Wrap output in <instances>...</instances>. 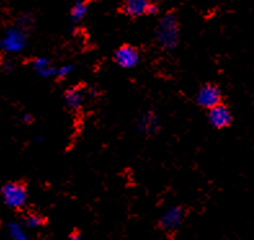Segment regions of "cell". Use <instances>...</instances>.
Segmentation results:
<instances>
[{
    "mask_svg": "<svg viewBox=\"0 0 254 240\" xmlns=\"http://www.w3.org/2000/svg\"><path fill=\"white\" fill-rule=\"evenodd\" d=\"M26 47V35L21 29H8L0 40V48L6 53H19Z\"/></svg>",
    "mask_w": 254,
    "mask_h": 240,
    "instance_id": "277c9868",
    "label": "cell"
},
{
    "mask_svg": "<svg viewBox=\"0 0 254 240\" xmlns=\"http://www.w3.org/2000/svg\"><path fill=\"white\" fill-rule=\"evenodd\" d=\"M160 128V120L156 112L146 111L137 123V129L143 135H154Z\"/></svg>",
    "mask_w": 254,
    "mask_h": 240,
    "instance_id": "ba28073f",
    "label": "cell"
},
{
    "mask_svg": "<svg viewBox=\"0 0 254 240\" xmlns=\"http://www.w3.org/2000/svg\"><path fill=\"white\" fill-rule=\"evenodd\" d=\"M185 218V211L182 207H172L168 211H165V213L160 217V221L159 225L163 230L167 231H173L176 229L180 228V225L182 224Z\"/></svg>",
    "mask_w": 254,
    "mask_h": 240,
    "instance_id": "52a82bcc",
    "label": "cell"
},
{
    "mask_svg": "<svg viewBox=\"0 0 254 240\" xmlns=\"http://www.w3.org/2000/svg\"><path fill=\"white\" fill-rule=\"evenodd\" d=\"M159 13V6L158 4L155 3H150L147 8V14H151V16H155V14H158Z\"/></svg>",
    "mask_w": 254,
    "mask_h": 240,
    "instance_id": "2e32d148",
    "label": "cell"
},
{
    "mask_svg": "<svg viewBox=\"0 0 254 240\" xmlns=\"http://www.w3.org/2000/svg\"><path fill=\"white\" fill-rule=\"evenodd\" d=\"M1 196L8 207L13 209H19L27 202V190L22 183L9 182L3 186Z\"/></svg>",
    "mask_w": 254,
    "mask_h": 240,
    "instance_id": "7a4b0ae2",
    "label": "cell"
},
{
    "mask_svg": "<svg viewBox=\"0 0 254 240\" xmlns=\"http://www.w3.org/2000/svg\"><path fill=\"white\" fill-rule=\"evenodd\" d=\"M150 3V0H126L123 4V13L132 18L145 16Z\"/></svg>",
    "mask_w": 254,
    "mask_h": 240,
    "instance_id": "9c48e42d",
    "label": "cell"
},
{
    "mask_svg": "<svg viewBox=\"0 0 254 240\" xmlns=\"http://www.w3.org/2000/svg\"><path fill=\"white\" fill-rule=\"evenodd\" d=\"M88 12V4L85 1H76L74 4V6L71 8V19L74 21V22H80L81 19L84 17L87 16Z\"/></svg>",
    "mask_w": 254,
    "mask_h": 240,
    "instance_id": "4fadbf2b",
    "label": "cell"
},
{
    "mask_svg": "<svg viewBox=\"0 0 254 240\" xmlns=\"http://www.w3.org/2000/svg\"><path fill=\"white\" fill-rule=\"evenodd\" d=\"M114 61L123 69H133L139 62V52L133 45H122L114 53Z\"/></svg>",
    "mask_w": 254,
    "mask_h": 240,
    "instance_id": "5b68a950",
    "label": "cell"
},
{
    "mask_svg": "<svg viewBox=\"0 0 254 240\" xmlns=\"http://www.w3.org/2000/svg\"><path fill=\"white\" fill-rule=\"evenodd\" d=\"M64 102L72 110H80L84 103V94L80 88H70L64 93Z\"/></svg>",
    "mask_w": 254,
    "mask_h": 240,
    "instance_id": "8fae6325",
    "label": "cell"
},
{
    "mask_svg": "<svg viewBox=\"0 0 254 240\" xmlns=\"http://www.w3.org/2000/svg\"><path fill=\"white\" fill-rule=\"evenodd\" d=\"M32 68H34V70H35L42 78H56L57 68H55L47 57L35 58V60L32 61Z\"/></svg>",
    "mask_w": 254,
    "mask_h": 240,
    "instance_id": "30bf717a",
    "label": "cell"
},
{
    "mask_svg": "<svg viewBox=\"0 0 254 240\" xmlns=\"http://www.w3.org/2000/svg\"><path fill=\"white\" fill-rule=\"evenodd\" d=\"M32 120V118L30 115H27V114H26V115H23V122H26V123H30Z\"/></svg>",
    "mask_w": 254,
    "mask_h": 240,
    "instance_id": "ac0fdd59",
    "label": "cell"
},
{
    "mask_svg": "<svg viewBox=\"0 0 254 240\" xmlns=\"http://www.w3.org/2000/svg\"><path fill=\"white\" fill-rule=\"evenodd\" d=\"M155 42L163 51H172L180 42V23L174 13H167L159 19L155 29Z\"/></svg>",
    "mask_w": 254,
    "mask_h": 240,
    "instance_id": "6da1fadb",
    "label": "cell"
},
{
    "mask_svg": "<svg viewBox=\"0 0 254 240\" xmlns=\"http://www.w3.org/2000/svg\"><path fill=\"white\" fill-rule=\"evenodd\" d=\"M208 120L214 128L223 129L232 124L234 118L229 107L223 103H219L208 110Z\"/></svg>",
    "mask_w": 254,
    "mask_h": 240,
    "instance_id": "8992f818",
    "label": "cell"
},
{
    "mask_svg": "<svg viewBox=\"0 0 254 240\" xmlns=\"http://www.w3.org/2000/svg\"><path fill=\"white\" fill-rule=\"evenodd\" d=\"M68 240H83V239H81V237L79 234H74V235H71Z\"/></svg>",
    "mask_w": 254,
    "mask_h": 240,
    "instance_id": "e0dca14e",
    "label": "cell"
},
{
    "mask_svg": "<svg viewBox=\"0 0 254 240\" xmlns=\"http://www.w3.org/2000/svg\"><path fill=\"white\" fill-rule=\"evenodd\" d=\"M25 224H26V226L30 229L40 228V226L44 224V220H43L42 216L36 215V213H30V215L26 216Z\"/></svg>",
    "mask_w": 254,
    "mask_h": 240,
    "instance_id": "5bb4252c",
    "label": "cell"
},
{
    "mask_svg": "<svg viewBox=\"0 0 254 240\" xmlns=\"http://www.w3.org/2000/svg\"><path fill=\"white\" fill-rule=\"evenodd\" d=\"M8 235L10 240H29V237L26 234L25 229L18 222H10L8 224Z\"/></svg>",
    "mask_w": 254,
    "mask_h": 240,
    "instance_id": "7c38bea8",
    "label": "cell"
},
{
    "mask_svg": "<svg viewBox=\"0 0 254 240\" xmlns=\"http://www.w3.org/2000/svg\"><path fill=\"white\" fill-rule=\"evenodd\" d=\"M74 70V68L71 65H64V66H60L57 68V71H56V78L58 79H64L66 77L71 74V71Z\"/></svg>",
    "mask_w": 254,
    "mask_h": 240,
    "instance_id": "9a60e30c",
    "label": "cell"
},
{
    "mask_svg": "<svg viewBox=\"0 0 254 240\" xmlns=\"http://www.w3.org/2000/svg\"><path fill=\"white\" fill-rule=\"evenodd\" d=\"M196 103L203 109L209 110L222 103V92L216 84L208 83L199 88L196 93Z\"/></svg>",
    "mask_w": 254,
    "mask_h": 240,
    "instance_id": "3957f363",
    "label": "cell"
}]
</instances>
